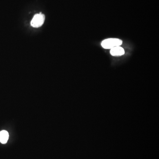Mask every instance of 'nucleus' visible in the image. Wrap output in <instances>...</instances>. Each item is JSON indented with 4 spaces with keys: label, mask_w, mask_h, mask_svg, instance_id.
Instances as JSON below:
<instances>
[{
    "label": "nucleus",
    "mask_w": 159,
    "mask_h": 159,
    "mask_svg": "<svg viewBox=\"0 0 159 159\" xmlns=\"http://www.w3.org/2000/svg\"><path fill=\"white\" fill-rule=\"evenodd\" d=\"M122 43L123 41L119 39L109 38L103 40L101 46L105 49H111L114 47L121 46Z\"/></svg>",
    "instance_id": "f257e3e1"
},
{
    "label": "nucleus",
    "mask_w": 159,
    "mask_h": 159,
    "mask_svg": "<svg viewBox=\"0 0 159 159\" xmlns=\"http://www.w3.org/2000/svg\"><path fill=\"white\" fill-rule=\"evenodd\" d=\"M45 16L40 13L34 15L31 21V24L34 28H39L43 25L45 21Z\"/></svg>",
    "instance_id": "f03ea898"
},
{
    "label": "nucleus",
    "mask_w": 159,
    "mask_h": 159,
    "mask_svg": "<svg viewBox=\"0 0 159 159\" xmlns=\"http://www.w3.org/2000/svg\"><path fill=\"white\" fill-rule=\"evenodd\" d=\"M110 54L113 56H120L125 54V51L123 47L118 46L111 49Z\"/></svg>",
    "instance_id": "7ed1b4c3"
},
{
    "label": "nucleus",
    "mask_w": 159,
    "mask_h": 159,
    "mask_svg": "<svg viewBox=\"0 0 159 159\" xmlns=\"http://www.w3.org/2000/svg\"><path fill=\"white\" fill-rule=\"evenodd\" d=\"M9 138L8 132L6 130L0 132V142L2 144L6 143Z\"/></svg>",
    "instance_id": "20e7f679"
}]
</instances>
